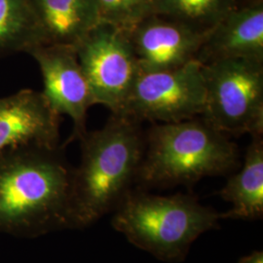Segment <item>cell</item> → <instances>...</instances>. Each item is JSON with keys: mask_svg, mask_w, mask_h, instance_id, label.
<instances>
[{"mask_svg": "<svg viewBox=\"0 0 263 263\" xmlns=\"http://www.w3.org/2000/svg\"><path fill=\"white\" fill-rule=\"evenodd\" d=\"M238 263H263V253L261 251H255L252 254L243 256Z\"/></svg>", "mask_w": 263, "mask_h": 263, "instance_id": "cell-17", "label": "cell"}, {"mask_svg": "<svg viewBox=\"0 0 263 263\" xmlns=\"http://www.w3.org/2000/svg\"><path fill=\"white\" fill-rule=\"evenodd\" d=\"M205 98L203 65L195 60L173 69L141 71L119 115L136 121L179 122L202 115Z\"/></svg>", "mask_w": 263, "mask_h": 263, "instance_id": "cell-6", "label": "cell"}, {"mask_svg": "<svg viewBox=\"0 0 263 263\" xmlns=\"http://www.w3.org/2000/svg\"><path fill=\"white\" fill-rule=\"evenodd\" d=\"M28 54L35 60L41 71V93L48 104L59 116L66 115L73 122V133L69 141L80 140L87 132L88 111L96 103L76 48L43 44Z\"/></svg>", "mask_w": 263, "mask_h": 263, "instance_id": "cell-8", "label": "cell"}, {"mask_svg": "<svg viewBox=\"0 0 263 263\" xmlns=\"http://www.w3.org/2000/svg\"><path fill=\"white\" fill-rule=\"evenodd\" d=\"M203 72L206 98L202 118L228 137H262V61H216L203 65Z\"/></svg>", "mask_w": 263, "mask_h": 263, "instance_id": "cell-5", "label": "cell"}, {"mask_svg": "<svg viewBox=\"0 0 263 263\" xmlns=\"http://www.w3.org/2000/svg\"><path fill=\"white\" fill-rule=\"evenodd\" d=\"M100 22L130 31L157 14V0H95Z\"/></svg>", "mask_w": 263, "mask_h": 263, "instance_id": "cell-16", "label": "cell"}, {"mask_svg": "<svg viewBox=\"0 0 263 263\" xmlns=\"http://www.w3.org/2000/svg\"><path fill=\"white\" fill-rule=\"evenodd\" d=\"M111 224L131 244L168 262H180L203 233L219 227L221 214L191 194L153 195L130 190L113 211Z\"/></svg>", "mask_w": 263, "mask_h": 263, "instance_id": "cell-4", "label": "cell"}, {"mask_svg": "<svg viewBox=\"0 0 263 263\" xmlns=\"http://www.w3.org/2000/svg\"><path fill=\"white\" fill-rule=\"evenodd\" d=\"M210 29L152 15L128 31L141 72L177 68L197 60Z\"/></svg>", "mask_w": 263, "mask_h": 263, "instance_id": "cell-9", "label": "cell"}, {"mask_svg": "<svg viewBox=\"0 0 263 263\" xmlns=\"http://www.w3.org/2000/svg\"><path fill=\"white\" fill-rule=\"evenodd\" d=\"M76 50L96 104L119 115L141 72L128 31L100 22Z\"/></svg>", "mask_w": 263, "mask_h": 263, "instance_id": "cell-7", "label": "cell"}, {"mask_svg": "<svg viewBox=\"0 0 263 263\" xmlns=\"http://www.w3.org/2000/svg\"><path fill=\"white\" fill-rule=\"evenodd\" d=\"M219 196L232 208L221 218L256 220L263 216V140L254 137L250 143L242 169L220 189Z\"/></svg>", "mask_w": 263, "mask_h": 263, "instance_id": "cell-13", "label": "cell"}, {"mask_svg": "<svg viewBox=\"0 0 263 263\" xmlns=\"http://www.w3.org/2000/svg\"><path fill=\"white\" fill-rule=\"evenodd\" d=\"M235 7V0H157V15L210 29Z\"/></svg>", "mask_w": 263, "mask_h": 263, "instance_id": "cell-15", "label": "cell"}, {"mask_svg": "<svg viewBox=\"0 0 263 263\" xmlns=\"http://www.w3.org/2000/svg\"><path fill=\"white\" fill-rule=\"evenodd\" d=\"M47 44L31 0H0V56Z\"/></svg>", "mask_w": 263, "mask_h": 263, "instance_id": "cell-14", "label": "cell"}, {"mask_svg": "<svg viewBox=\"0 0 263 263\" xmlns=\"http://www.w3.org/2000/svg\"><path fill=\"white\" fill-rule=\"evenodd\" d=\"M80 141L81 161L71 175L74 228L91 226L115 210L137 179L145 148L138 121L114 114Z\"/></svg>", "mask_w": 263, "mask_h": 263, "instance_id": "cell-2", "label": "cell"}, {"mask_svg": "<svg viewBox=\"0 0 263 263\" xmlns=\"http://www.w3.org/2000/svg\"><path fill=\"white\" fill-rule=\"evenodd\" d=\"M59 120L41 92L25 89L0 98V152L27 146L57 149Z\"/></svg>", "mask_w": 263, "mask_h": 263, "instance_id": "cell-10", "label": "cell"}, {"mask_svg": "<svg viewBox=\"0 0 263 263\" xmlns=\"http://www.w3.org/2000/svg\"><path fill=\"white\" fill-rule=\"evenodd\" d=\"M47 44L76 48L100 23L95 0H31Z\"/></svg>", "mask_w": 263, "mask_h": 263, "instance_id": "cell-12", "label": "cell"}, {"mask_svg": "<svg viewBox=\"0 0 263 263\" xmlns=\"http://www.w3.org/2000/svg\"><path fill=\"white\" fill-rule=\"evenodd\" d=\"M230 59L263 62V3L235 7L211 28L197 60L203 65Z\"/></svg>", "mask_w": 263, "mask_h": 263, "instance_id": "cell-11", "label": "cell"}, {"mask_svg": "<svg viewBox=\"0 0 263 263\" xmlns=\"http://www.w3.org/2000/svg\"><path fill=\"white\" fill-rule=\"evenodd\" d=\"M240 165L238 147L203 118L154 124L137 179L147 187L190 185L231 173Z\"/></svg>", "mask_w": 263, "mask_h": 263, "instance_id": "cell-3", "label": "cell"}, {"mask_svg": "<svg viewBox=\"0 0 263 263\" xmlns=\"http://www.w3.org/2000/svg\"><path fill=\"white\" fill-rule=\"evenodd\" d=\"M71 175L57 149L0 152V232L37 237L74 228Z\"/></svg>", "mask_w": 263, "mask_h": 263, "instance_id": "cell-1", "label": "cell"}]
</instances>
